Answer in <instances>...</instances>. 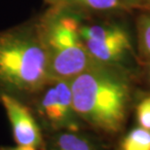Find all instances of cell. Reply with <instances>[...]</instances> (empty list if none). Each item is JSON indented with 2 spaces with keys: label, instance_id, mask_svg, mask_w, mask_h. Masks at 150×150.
<instances>
[{
  "label": "cell",
  "instance_id": "cell-1",
  "mask_svg": "<svg viewBox=\"0 0 150 150\" xmlns=\"http://www.w3.org/2000/svg\"><path fill=\"white\" fill-rule=\"evenodd\" d=\"M69 83L75 111L87 128L108 136L123 130L132 103L127 70L97 64Z\"/></svg>",
  "mask_w": 150,
  "mask_h": 150
},
{
  "label": "cell",
  "instance_id": "cell-2",
  "mask_svg": "<svg viewBox=\"0 0 150 150\" xmlns=\"http://www.w3.org/2000/svg\"><path fill=\"white\" fill-rule=\"evenodd\" d=\"M51 81L48 54L36 23L0 31V96L28 103Z\"/></svg>",
  "mask_w": 150,
  "mask_h": 150
},
{
  "label": "cell",
  "instance_id": "cell-3",
  "mask_svg": "<svg viewBox=\"0 0 150 150\" xmlns=\"http://www.w3.org/2000/svg\"><path fill=\"white\" fill-rule=\"evenodd\" d=\"M36 25L48 54L51 80H71L98 64L83 43L82 22L75 11L51 7Z\"/></svg>",
  "mask_w": 150,
  "mask_h": 150
},
{
  "label": "cell",
  "instance_id": "cell-4",
  "mask_svg": "<svg viewBox=\"0 0 150 150\" xmlns=\"http://www.w3.org/2000/svg\"><path fill=\"white\" fill-rule=\"evenodd\" d=\"M29 103L45 134L88 129L75 111L69 80H52Z\"/></svg>",
  "mask_w": 150,
  "mask_h": 150
},
{
  "label": "cell",
  "instance_id": "cell-5",
  "mask_svg": "<svg viewBox=\"0 0 150 150\" xmlns=\"http://www.w3.org/2000/svg\"><path fill=\"white\" fill-rule=\"evenodd\" d=\"M81 38L94 62L128 71L133 48L130 35L123 26L110 23H82Z\"/></svg>",
  "mask_w": 150,
  "mask_h": 150
},
{
  "label": "cell",
  "instance_id": "cell-6",
  "mask_svg": "<svg viewBox=\"0 0 150 150\" xmlns=\"http://www.w3.org/2000/svg\"><path fill=\"white\" fill-rule=\"evenodd\" d=\"M0 103L10 122L16 145L44 150L45 134L30 105L9 95L0 96Z\"/></svg>",
  "mask_w": 150,
  "mask_h": 150
},
{
  "label": "cell",
  "instance_id": "cell-7",
  "mask_svg": "<svg viewBox=\"0 0 150 150\" xmlns=\"http://www.w3.org/2000/svg\"><path fill=\"white\" fill-rule=\"evenodd\" d=\"M44 150H109L95 132L87 129L45 134Z\"/></svg>",
  "mask_w": 150,
  "mask_h": 150
},
{
  "label": "cell",
  "instance_id": "cell-8",
  "mask_svg": "<svg viewBox=\"0 0 150 150\" xmlns=\"http://www.w3.org/2000/svg\"><path fill=\"white\" fill-rule=\"evenodd\" d=\"M51 7L92 12H109L125 7L122 0H46Z\"/></svg>",
  "mask_w": 150,
  "mask_h": 150
},
{
  "label": "cell",
  "instance_id": "cell-9",
  "mask_svg": "<svg viewBox=\"0 0 150 150\" xmlns=\"http://www.w3.org/2000/svg\"><path fill=\"white\" fill-rule=\"evenodd\" d=\"M120 150H150V131L139 126L133 128L123 137Z\"/></svg>",
  "mask_w": 150,
  "mask_h": 150
},
{
  "label": "cell",
  "instance_id": "cell-10",
  "mask_svg": "<svg viewBox=\"0 0 150 150\" xmlns=\"http://www.w3.org/2000/svg\"><path fill=\"white\" fill-rule=\"evenodd\" d=\"M137 32L140 55L150 61V14H142L137 18Z\"/></svg>",
  "mask_w": 150,
  "mask_h": 150
},
{
  "label": "cell",
  "instance_id": "cell-11",
  "mask_svg": "<svg viewBox=\"0 0 150 150\" xmlns=\"http://www.w3.org/2000/svg\"><path fill=\"white\" fill-rule=\"evenodd\" d=\"M136 118L139 127L150 131V95L140 100L137 104Z\"/></svg>",
  "mask_w": 150,
  "mask_h": 150
},
{
  "label": "cell",
  "instance_id": "cell-12",
  "mask_svg": "<svg viewBox=\"0 0 150 150\" xmlns=\"http://www.w3.org/2000/svg\"><path fill=\"white\" fill-rule=\"evenodd\" d=\"M125 7H137L149 4L150 0H122Z\"/></svg>",
  "mask_w": 150,
  "mask_h": 150
},
{
  "label": "cell",
  "instance_id": "cell-13",
  "mask_svg": "<svg viewBox=\"0 0 150 150\" xmlns=\"http://www.w3.org/2000/svg\"><path fill=\"white\" fill-rule=\"evenodd\" d=\"M0 150H38L33 147H28V146H20V145H15V146H2L0 147Z\"/></svg>",
  "mask_w": 150,
  "mask_h": 150
},
{
  "label": "cell",
  "instance_id": "cell-14",
  "mask_svg": "<svg viewBox=\"0 0 150 150\" xmlns=\"http://www.w3.org/2000/svg\"><path fill=\"white\" fill-rule=\"evenodd\" d=\"M148 73H149V79H150V68H149V70H148Z\"/></svg>",
  "mask_w": 150,
  "mask_h": 150
}]
</instances>
